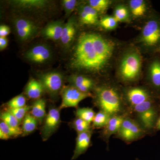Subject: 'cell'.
Returning a JSON list of instances; mask_svg holds the SVG:
<instances>
[{
  "instance_id": "cell-22",
  "label": "cell",
  "mask_w": 160,
  "mask_h": 160,
  "mask_svg": "<svg viewBox=\"0 0 160 160\" xmlns=\"http://www.w3.org/2000/svg\"><path fill=\"white\" fill-rule=\"evenodd\" d=\"M38 120L31 114L27 113L23 120L22 134L27 135L35 130L37 127Z\"/></svg>"
},
{
  "instance_id": "cell-13",
  "label": "cell",
  "mask_w": 160,
  "mask_h": 160,
  "mask_svg": "<svg viewBox=\"0 0 160 160\" xmlns=\"http://www.w3.org/2000/svg\"><path fill=\"white\" fill-rule=\"evenodd\" d=\"M16 29L21 40H28L36 32V26L29 20L20 18L15 22Z\"/></svg>"
},
{
  "instance_id": "cell-2",
  "label": "cell",
  "mask_w": 160,
  "mask_h": 160,
  "mask_svg": "<svg viewBox=\"0 0 160 160\" xmlns=\"http://www.w3.org/2000/svg\"><path fill=\"white\" fill-rule=\"evenodd\" d=\"M95 104L111 117L126 115V105L118 90L113 86H101L95 89Z\"/></svg>"
},
{
  "instance_id": "cell-23",
  "label": "cell",
  "mask_w": 160,
  "mask_h": 160,
  "mask_svg": "<svg viewBox=\"0 0 160 160\" xmlns=\"http://www.w3.org/2000/svg\"><path fill=\"white\" fill-rule=\"evenodd\" d=\"M129 6L132 13L135 17L143 16L147 10L146 3L142 0H131Z\"/></svg>"
},
{
  "instance_id": "cell-37",
  "label": "cell",
  "mask_w": 160,
  "mask_h": 160,
  "mask_svg": "<svg viewBox=\"0 0 160 160\" xmlns=\"http://www.w3.org/2000/svg\"><path fill=\"white\" fill-rule=\"evenodd\" d=\"M82 10L86 12L87 14H89L96 22H98V12L95 9L89 5V6H84Z\"/></svg>"
},
{
  "instance_id": "cell-34",
  "label": "cell",
  "mask_w": 160,
  "mask_h": 160,
  "mask_svg": "<svg viewBox=\"0 0 160 160\" xmlns=\"http://www.w3.org/2000/svg\"><path fill=\"white\" fill-rule=\"evenodd\" d=\"M114 17L118 22L125 21L129 17L128 9L124 6H118L115 10Z\"/></svg>"
},
{
  "instance_id": "cell-27",
  "label": "cell",
  "mask_w": 160,
  "mask_h": 160,
  "mask_svg": "<svg viewBox=\"0 0 160 160\" xmlns=\"http://www.w3.org/2000/svg\"><path fill=\"white\" fill-rule=\"evenodd\" d=\"M90 124L82 119L76 118L72 122L71 126L78 134L91 129Z\"/></svg>"
},
{
  "instance_id": "cell-8",
  "label": "cell",
  "mask_w": 160,
  "mask_h": 160,
  "mask_svg": "<svg viewBox=\"0 0 160 160\" xmlns=\"http://www.w3.org/2000/svg\"><path fill=\"white\" fill-rule=\"evenodd\" d=\"M60 110L53 107L49 109L41 130V135L43 141L48 140L58 128L61 122Z\"/></svg>"
},
{
  "instance_id": "cell-9",
  "label": "cell",
  "mask_w": 160,
  "mask_h": 160,
  "mask_svg": "<svg viewBox=\"0 0 160 160\" xmlns=\"http://www.w3.org/2000/svg\"><path fill=\"white\" fill-rule=\"evenodd\" d=\"M40 82L45 90L52 96H55L62 89L63 83V76L57 72H49L41 75Z\"/></svg>"
},
{
  "instance_id": "cell-4",
  "label": "cell",
  "mask_w": 160,
  "mask_h": 160,
  "mask_svg": "<svg viewBox=\"0 0 160 160\" xmlns=\"http://www.w3.org/2000/svg\"><path fill=\"white\" fill-rule=\"evenodd\" d=\"M142 67V60L139 55L132 52L123 58L120 67L121 78L125 82H133L138 77Z\"/></svg>"
},
{
  "instance_id": "cell-38",
  "label": "cell",
  "mask_w": 160,
  "mask_h": 160,
  "mask_svg": "<svg viewBox=\"0 0 160 160\" xmlns=\"http://www.w3.org/2000/svg\"><path fill=\"white\" fill-rule=\"evenodd\" d=\"M10 32V28L8 26L2 25L0 26V37L6 38Z\"/></svg>"
},
{
  "instance_id": "cell-16",
  "label": "cell",
  "mask_w": 160,
  "mask_h": 160,
  "mask_svg": "<svg viewBox=\"0 0 160 160\" xmlns=\"http://www.w3.org/2000/svg\"><path fill=\"white\" fill-rule=\"evenodd\" d=\"M69 81L72 86L85 93H89L94 87L93 80L84 76L73 75L69 77Z\"/></svg>"
},
{
  "instance_id": "cell-31",
  "label": "cell",
  "mask_w": 160,
  "mask_h": 160,
  "mask_svg": "<svg viewBox=\"0 0 160 160\" xmlns=\"http://www.w3.org/2000/svg\"><path fill=\"white\" fill-rule=\"evenodd\" d=\"M31 107L30 106H26L21 108L17 109H8V111L11 112L12 114L17 119L18 121L21 122L24 119V118L27 114Z\"/></svg>"
},
{
  "instance_id": "cell-12",
  "label": "cell",
  "mask_w": 160,
  "mask_h": 160,
  "mask_svg": "<svg viewBox=\"0 0 160 160\" xmlns=\"http://www.w3.org/2000/svg\"><path fill=\"white\" fill-rule=\"evenodd\" d=\"M92 134L91 129L78 134L75 148L72 160L76 159L87 151L91 143Z\"/></svg>"
},
{
  "instance_id": "cell-28",
  "label": "cell",
  "mask_w": 160,
  "mask_h": 160,
  "mask_svg": "<svg viewBox=\"0 0 160 160\" xmlns=\"http://www.w3.org/2000/svg\"><path fill=\"white\" fill-rule=\"evenodd\" d=\"M156 106V103L155 102L154 99H152L135 106L134 108H132V110L137 116L142 114Z\"/></svg>"
},
{
  "instance_id": "cell-11",
  "label": "cell",
  "mask_w": 160,
  "mask_h": 160,
  "mask_svg": "<svg viewBox=\"0 0 160 160\" xmlns=\"http://www.w3.org/2000/svg\"><path fill=\"white\" fill-rule=\"evenodd\" d=\"M126 116L127 115H116L111 117L107 125L103 128L101 133V138L107 143V145H108L110 137L112 135H116L117 133Z\"/></svg>"
},
{
  "instance_id": "cell-40",
  "label": "cell",
  "mask_w": 160,
  "mask_h": 160,
  "mask_svg": "<svg viewBox=\"0 0 160 160\" xmlns=\"http://www.w3.org/2000/svg\"><path fill=\"white\" fill-rule=\"evenodd\" d=\"M155 130H158V131L160 130V115L158 118L157 122L156 125L155 126Z\"/></svg>"
},
{
  "instance_id": "cell-25",
  "label": "cell",
  "mask_w": 160,
  "mask_h": 160,
  "mask_svg": "<svg viewBox=\"0 0 160 160\" xmlns=\"http://www.w3.org/2000/svg\"><path fill=\"white\" fill-rule=\"evenodd\" d=\"M96 113L92 109L89 107L78 108L75 111L77 118L90 123H92Z\"/></svg>"
},
{
  "instance_id": "cell-14",
  "label": "cell",
  "mask_w": 160,
  "mask_h": 160,
  "mask_svg": "<svg viewBox=\"0 0 160 160\" xmlns=\"http://www.w3.org/2000/svg\"><path fill=\"white\" fill-rule=\"evenodd\" d=\"M148 80L155 91L160 94V57H155L149 64Z\"/></svg>"
},
{
  "instance_id": "cell-42",
  "label": "cell",
  "mask_w": 160,
  "mask_h": 160,
  "mask_svg": "<svg viewBox=\"0 0 160 160\" xmlns=\"http://www.w3.org/2000/svg\"><path fill=\"white\" fill-rule=\"evenodd\" d=\"M159 108H160V103Z\"/></svg>"
},
{
  "instance_id": "cell-19",
  "label": "cell",
  "mask_w": 160,
  "mask_h": 160,
  "mask_svg": "<svg viewBox=\"0 0 160 160\" xmlns=\"http://www.w3.org/2000/svg\"><path fill=\"white\" fill-rule=\"evenodd\" d=\"M44 90V87L39 81L32 79L27 84L25 91L28 97L37 100L41 97Z\"/></svg>"
},
{
  "instance_id": "cell-20",
  "label": "cell",
  "mask_w": 160,
  "mask_h": 160,
  "mask_svg": "<svg viewBox=\"0 0 160 160\" xmlns=\"http://www.w3.org/2000/svg\"><path fill=\"white\" fill-rule=\"evenodd\" d=\"M46 101L42 98L36 100L31 107V114L39 123H42L46 117Z\"/></svg>"
},
{
  "instance_id": "cell-5",
  "label": "cell",
  "mask_w": 160,
  "mask_h": 160,
  "mask_svg": "<svg viewBox=\"0 0 160 160\" xmlns=\"http://www.w3.org/2000/svg\"><path fill=\"white\" fill-rule=\"evenodd\" d=\"M140 42L152 50H160V18L155 17L143 27Z\"/></svg>"
},
{
  "instance_id": "cell-39",
  "label": "cell",
  "mask_w": 160,
  "mask_h": 160,
  "mask_svg": "<svg viewBox=\"0 0 160 160\" xmlns=\"http://www.w3.org/2000/svg\"><path fill=\"white\" fill-rule=\"evenodd\" d=\"M8 45V40L6 38L0 37V49L3 50Z\"/></svg>"
},
{
  "instance_id": "cell-3",
  "label": "cell",
  "mask_w": 160,
  "mask_h": 160,
  "mask_svg": "<svg viewBox=\"0 0 160 160\" xmlns=\"http://www.w3.org/2000/svg\"><path fill=\"white\" fill-rule=\"evenodd\" d=\"M147 133L138 121L126 116L116 137L129 144L140 139Z\"/></svg>"
},
{
  "instance_id": "cell-41",
  "label": "cell",
  "mask_w": 160,
  "mask_h": 160,
  "mask_svg": "<svg viewBox=\"0 0 160 160\" xmlns=\"http://www.w3.org/2000/svg\"><path fill=\"white\" fill-rule=\"evenodd\" d=\"M136 160H141L139 159L138 158H136Z\"/></svg>"
},
{
  "instance_id": "cell-1",
  "label": "cell",
  "mask_w": 160,
  "mask_h": 160,
  "mask_svg": "<svg viewBox=\"0 0 160 160\" xmlns=\"http://www.w3.org/2000/svg\"><path fill=\"white\" fill-rule=\"evenodd\" d=\"M107 65L93 45L91 33L81 35L76 47L72 66L78 69L98 72Z\"/></svg>"
},
{
  "instance_id": "cell-36",
  "label": "cell",
  "mask_w": 160,
  "mask_h": 160,
  "mask_svg": "<svg viewBox=\"0 0 160 160\" xmlns=\"http://www.w3.org/2000/svg\"><path fill=\"white\" fill-rule=\"evenodd\" d=\"M80 17L82 22L86 25H94L98 23L97 22L93 19L89 14L82 10L80 13Z\"/></svg>"
},
{
  "instance_id": "cell-29",
  "label": "cell",
  "mask_w": 160,
  "mask_h": 160,
  "mask_svg": "<svg viewBox=\"0 0 160 160\" xmlns=\"http://www.w3.org/2000/svg\"><path fill=\"white\" fill-rule=\"evenodd\" d=\"M88 2L89 6L95 9L98 12L103 13L108 9L111 2L108 0H90Z\"/></svg>"
},
{
  "instance_id": "cell-6",
  "label": "cell",
  "mask_w": 160,
  "mask_h": 160,
  "mask_svg": "<svg viewBox=\"0 0 160 160\" xmlns=\"http://www.w3.org/2000/svg\"><path fill=\"white\" fill-rule=\"evenodd\" d=\"M61 95L62 102L60 109L69 107H77L81 101L92 96L90 92H82L72 86L64 87L61 92Z\"/></svg>"
},
{
  "instance_id": "cell-26",
  "label": "cell",
  "mask_w": 160,
  "mask_h": 160,
  "mask_svg": "<svg viewBox=\"0 0 160 160\" xmlns=\"http://www.w3.org/2000/svg\"><path fill=\"white\" fill-rule=\"evenodd\" d=\"M16 5L22 8H42L46 6L47 2L41 0H20L14 1Z\"/></svg>"
},
{
  "instance_id": "cell-33",
  "label": "cell",
  "mask_w": 160,
  "mask_h": 160,
  "mask_svg": "<svg viewBox=\"0 0 160 160\" xmlns=\"http://www.w3.org/2000/svg\"><path fill=\"white\" fill-rule=\"evenodd\" d=\"M118 22L114 17H106L103 18L100 21L101 26L104 29L108 30L115 29L117 26Z\"/></svg>"
},
{
  "instance_id": "cell-10",
  "label": "cell",
  "mask_w": 160,
  "mask_h": 160,
  "mask_svg": "<svg viewBox=\"0 0 160 160\" xmlns=\"http://www.w3.org/2000/svg\"><path fill=\"white\" fill-rule=\"evenodd\" d=\"M158 111V108L156 106L137 116L138 122L148 133L149 132L155 130L157 122L160 116Z\"/></svg>"
},
{
  "instance_id": "cell-15",
  "label": "cell",
  "mask_w": 160,
  "mask_h": 160,
  "mask_svg": "<svg viewBox=\"0 0 160 160\" xmlns=\"http://www.w3.org/2000/svg\"><path fill=\"white\" fill-rule=\"evenodd\" d=\"M51 56L49 48L44 45H38L29 50L26 54L28 60L35 63L45 62Z\"/></svg>"
},
{
  "instance_id": "cell-18",
  "label": "cell",
  "mask_w": 160,
  "mask_h": 160,
  "mask_svg": "<svg viewBox=\"0 0 160 160\" xmlns=\"http://www.w3.org/2000/svg\"><path fill=\"white\" fill-rule=\"evenodd\" d=\"M75 21L73 18L69 19V21L64 25L62 35L61 42L65 46H69L74 38L76 33V27Z\"/></svg>"
},
{
  "instance_id": "cell-30",
  "label": "cell",
  "mask_w": 160,
  "mask_h": 160,
  "mask_svg": "<svg viewBox=\"0 0 160 160\" xmlns=\"http://www.w3.org/2000/svg\"><path fill=\"white\" fill-rule=\"evenodd\" d=\"M0 118L1 121H3L9 126L13 127H19V125L20 122L11 112L7 110L1 113Z\"/></svg>"
},
{
  "instance_id": "cell-21",
  "label": "cell",
  "mask_w": 160,
  "mask_h": 160,
  "mask_svg": "<svg viewBox=\"0 0 160 160\" xmlns=\"http://www.w3.org/2000/svg\"><path fill=\"white\" fill-rule=\"evenodd\" d=\"M22 134V131L19 127H12L1 121L0 122L1 139L8 140L11 138L17 137Z\"/></svg>"
},
{
  "instance_id": "cell-35",
  "label": "cell",
  "mask_w": 160,
  "mask_h": 160,
  "mask_svg": "<svg viewBox=\"0 0 160 160\" xmlns=\"http://www.w3.org/2000/svg\"><path fill=\"white\" fill-rule=\"evenodd\" d=\"M76 0H64L62 1L63 6L65 9L66 16L70 15L77 4Z\"/></svg>"
},
{
  "instance_id": "cell-32",
  "label": "cell",
  "mask_w": 160,
  "mask_h": 160,
  "mask_svg": "<svg viewBox=\"0 0 160 160\" xmlns=\"http://www.w3.org/2000/svg\"><path fill=\"white\" fill-rule=\"evenodd\" d=\"M26 106V99L22 95L13 98L7 103L8 109H17Z\"/></svg>"
},
{
  "instance_id": "cell-17",
  "label": "cell",
  "mask_w": 160,
  "mask_h": 160,
  "mask_svg": "<svg viewBox=\"0 0 160 160\" xmlns=\"http://www.w3.org/2000/svg\"><path fill=\"white\" fill-rule=\"evenodd\" d=\"M64 26V25L60 22L49 23L43 29V35L45 38L53 41L60 40Z\"/></svg>"
},
{
  "instance_id": "cell-24",
  "label": "cell",
  "mask_w": 160,
  "mask_h": 160,
  "mask_svg": "<svg viewBox=\"0 0 160 160\" xmlns=\"http://www.w3.org/2000/svg\"><path fill=\"white\" fill-rule=\"evenodd\" d=\"M111 118V116L107 112L99 110L95 116L92 122V127L96 128H104Z\"/></svg>"
},
{
  "instance_id": "cell-7",
  "label": "cell",
  "mask_w": 160,
  "mask_h": 160,
  "mask_svg": "<svg viewBox=\"0 0 160 160\" xmlns=\"http://www.w3.org/2000/svg\"><path fill=\"white\" fill-rule=\"evenodd\" d=\"M125 104L132 109L135 106L153 99L152 93L148 89L139 87H131L124 92Z\"/></svg>"
}]
</instances>
